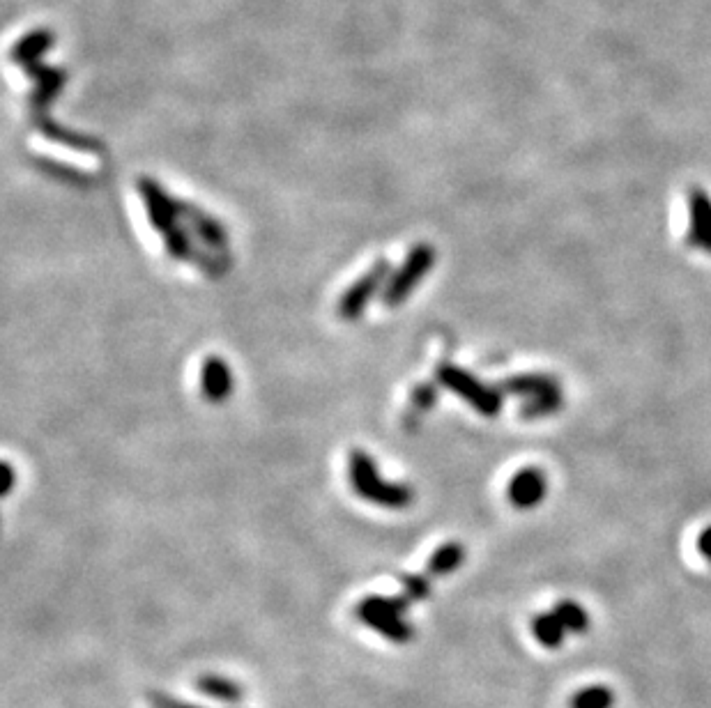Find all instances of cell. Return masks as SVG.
<instances>
[{"instance_id":"cell-8","label":"cell","mask_w":711,"mask_h":708,"mask_svg":"<svg viewBox=\"0 0 711 708\" xmlns=\"http://www.w3.org/2000/svg\"><path fill=\"white\" fill-rule=\"evenodd\" d=\"M182 221L187 223L191 235L201 242L203 249L226 253L228 233H226L224 223H219L217 219L210 217L208 212H203L201 207H196L194 203H182Z\"/></svg>"},{"instance_id":"cell-23","label":"cell","mask_w":711,"mask_h":708,"mask_svg":"<svg viewBox=\"0 0 711 708\" xmlns=\"http://www.w3.org/2000/svg\"><path fill=\"white\" fill-rule=\"evenodd\" d=\"M14 486V469L10 463H3V495H10Z\"/></svg>"},{"instance_id":"cell-11","label":"cell","mask_w":711,"mask_h":708,"mask_svg":"<svg viewBox=\"0 0 711 708\" xmlns=\"http://www.w3.org/2000/svg\"><path fill=\"white\" fill-rule=\"evenodd\" d=\"M502 394L509 396H521L523 400H532L546 394H553V391H560V382L555 377L544 375V373H527V375H514L502 380L500 384Z\"/></svg>"},{"instance_id":"cell-22","label":"cell","mask_w":711,"mask_h":708,"mask_svg":"<svg viewBox=\"0 0 711 708\" xmlns=\"http://www.w3.org/2000/svg\"><path fill=\"white\" fill-rule=\"evenodd\" d=\"M698 548L702 552V557H705L709 564H711V527H707L705 531H702L700 538H698Z\"/></svg>"},{"instance_id":"cell-19","label":"cell","mask_w":711,"mask_h":708,"mask_svg":"<svg viewBox=\"0 0 711 708\" xmlns=\"http://www.w3.org/2000/svg\"><path fill=\"white\" fill-rule=\"evenodd\" d=\"M401 584H403V594L408 596L412 603H415V600H426L431 596V580H428V575L408 573L401 577Z\"/></svg>"},{"instance_id":"cell-6","label":"cell","mask_w":711,"mask_h":708,"mask_svg":"<svg viewBox=\"0 0 711 708\" xmlns=\"http://www.w3.org/2000/svg\"><path fill=\"white\" fill-rule=\"evenodd\" d=\"M139 194L143 198L145 212H148L152 228H155L157 233L166 235L168 230L182 223V200L166 194L162 184L150 180V177H141Z\"/></svg>"},{"instance_id":"cell-10","label":"cell","mask_w":711,"mask_h":708,"mask_svg":"<svg viewBox=\"0 0 711 708\" xmlns=\"http://www.w3.org/2000/svg\"><path fill=\"white\" fill-rule=\"evenodd\" d=\"M691 228H688V242L695 249L711 253V198L702 189L691 191Z\"/></svg>"},{"instance_id":"cell-5","label":"cell","mask_w":711,"mask_h":708,"mask_svg":"<svg viewBox=\"0 0 711 708\" xmlns=\"http://www.w3.org/2000/svg\"><path fill=\"white\" fill-rule=\"evenodd\" d=\"M389 276H392V267L389 260L378 258L369 272H364L359 279L343 292L339 299V315L343 320H359V315L364 313L366 306L371 304V299L378 295L380 288L387 286Z\"/></svg>"},{"instance_id":"cell-9","label":"cell","mask_w":711,"mask_h":708,"mask_svg":"<svg viewBox=\"0 0 711 708\" xmlns=\"http://www.w3.org/2000/svg\"><path fill=\"white\" fill-rule=\"evenodd\" d=\"M201 391L210 403H224L233 394L231 366L221 357H208L201 368Z\"/></svg>"},{"instance_id":"cell-4","label":"cell","mask_w":711,"mask_h":708,"mask_svg":"<svg viewBox=\"0 0 711 708\" xmlns=\"http://www.w3.org/2000/svg\"><path fill=\"white\" fill-rule=\"evenodd\" d=\"M435 263V249L431 244L419 242L410 249L408 256H405L403 265L392 272L389 276L387 286L382 288V302L389 309H396L401 306L405 299L410 297V292L419 286V281L431 272Z\"/></svg>"},{"instance_id":"cell-15","label":"cell","mask_w":711,"mask_h":708,"mask_svg":"<svg viewBox=\"0 0 711 708\" xmlns=\"http://www.w3.org/2000/svg\"><path fill=\"white\" fill-rule=\"evenodd\" d=\"M532 633L546 649H560L564 637H567V628L555 617V612H544L532 619Z\"/></svg>"},{"instance_id":"cell-3","label":"cell","mask_w":711,"mask_h":708,"mask_svg":"<svg viewBox=\"0 0 711 708\" xmlns=\"http://www.w3.org/2000/svg\"><path fill=\"white\" fill-rule=\"evenodd\" d=\"M438 382L454 396L463 398L481 417H498L502 412L504 394L500 387H488V384H484L479 377H474L461 366L442 364L438 368Z\"/></svg>"},{"instance_id":"cell-14","label":"cell","mask_w":711,"mask_h":708,"mask_svg":"<svg viewBox=\"0 0 711 708\" xmlns=\"http://www.w3.org/2000/svg\"><path fill=\"white\" fill-rule=\"evenodd\" d=\"M196 688L198 692H203V695H208L212 699H221V702H240L244 697V688L240 683L217 674L201 676V679L196 681Z\"/></svg>"},{"instance_id":"cell-12","label":"cell","mask_w":711,"mask_h":708,"mask_svg":"<svg viewBox=\"0 0 711 708\" xmlns=\"http://www.w3.org/2000/svg\"><path fill=\"white\" fill-rule=\"evenodd\" d=\"M465 561V548L461 543H445L431 554L426 566L428 577H445L454 573L456 568H461Z\"/></svg>"},{"instance_id":"cell-13","label":"cell","mask_w":711,"mask_h":708,"mask_svg":"<svg viewBox=\"0 0 711 708\" xmlns=\"http://www.w3.org/2000/svg\"><path fill=\"white\" fill-rule=\"evenodd\" d=\"M164 246H166L168 256L175 258V260H194L198 249H201V246L196 244V237L191 235V230L185 221L168 230V233L164 235Z\"/></svg>"},{"instance_id":"cell-7","label":"cell","mask_w":711,"mask_h":708,"mask_svg":"<svg viewBox=\"0 0 711 708\" xmlns=\"http://www.w3.org/2000/svg\"><path fill=\"white\" fill-rule=\"evenodd\" d=\"M546 492H548L546 474L537 467H525L518 474L511 476L507 499L514 509L530 511V509H537V506L544 502Z\"/></svg>"},{"instance_id":"cell-21","label":"cell","mask_w":711,"mask_h":708,"mask_svg":"<svg viewBox=\"0 0 711 708\" xmlns=\"http://www.w3.org/2000/svg\"><path fill=\"white\" fill-rule=\"evenodd\" d=\"M148 697H150L152 708H203V706H198V704L182 702V699H178V697L164 695V692H150Z\"/></svg>"},{"instance_id":"cell-18","label":"cell","mask_w":711,"mask_h":708,"mask_svg":"<svg viewBox=\"0 0 711 708\" xmlns=\"http://www.w3.org/2000/svg\"><path fill=\"white\" fill-rule=\"evenodd\" d=\"M613 706H615V692L606 686L585 688L571 699V708H613Z\"/></svg>"},{"instance_id":"cell-16","label":"cell","mask_w":711,"mask_h":708,"mask_svg":"<svg viewBox=\"0 0 711 708\" xmlns=\"http://www.w3.org/2000/svg\"><path fill=\"white\" fill-rule=\"evenodd\" d=\"M555 617L562 621V626L567 628V633L573 635H583L587 628H590V617L587 612L573 600H562V603L555 605Z\"/></svg>"},{"instance_id":"cell-17","label":"cell","mask_w":711,"mask_h":708,"mask_svg":"<svg viewBox=\"0 0 711 708\" xmlns=\"http://www.w3.org/2000/svg\"><path fill=\"white\" fill-rule=\"evenodd\" d=\"M562 403H564L562 389H560V391H553V394H546V396L525 400L523 407H521V417H523V419H544V417H550V414H555V412L562 410Z\"/></svg>"},{"instance_id":"cell-2","label":"cell","mask_w":711,"mask_h":708,"mask_svg":"<svg viewBox=\"0 0 711 708\" xmlns=\"http://www.w3.org/2000/svg\"><path fill=\"white\" fill-rule=\"evenodd\" d=\"M412 600L401 596H369L355 607V617L376 630L378 635L394 644H408L415 637V628L405 619Z\"/></svg>"},{"instance_id":"cell-1","label":"cell","mask_w":711,"mask_h":708,"mask_svg":"<svg viewBox=\"0 0 711 708\" xmlns=\"http://www.w3.org/2000/svg\"><path fill=\"white\" fill-rule=\"evenodd\" d=\"M348 476L355 495L366 502L382 506V509H408L415 499V492L403 483L385 481L378 474L376 460L362 449H355L348 458Z\"/></svg>"},{"instance_id":"cell-20","label":"cell","mask_w":711,"mask_h":708,"mask_svg":"<svg viewBox=\"0 0 711 708\" xmlns=\"http://www.w3.org/2000/svg\"><path fill=\"white\" fill-rule=\"evenodd\" d=\"M412 405L417 407V412H428L435 405V400H438V387L435 384H417L415 389H412Z\"/></svg>"}]
</instances>
